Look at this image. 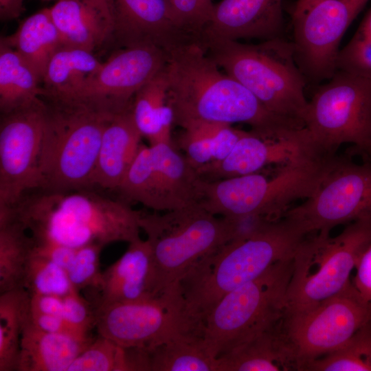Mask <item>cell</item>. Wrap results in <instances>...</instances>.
<instances>
[{"label":"cell","mask_w":371,"mask_h":371,"mask_svg":"<svg viewBox=\"0 0 371 371\" xmlns=\"http://www.w3.org/2000/svg\"><path fill=\"white\" fill-rule=\"evenodd\" d=\"M168 53L165 71L174 124L244 123L263 137L279 138L302 126L269 112L246 87L222 73L199 42Z\"/></svg>","instance_id":"6da1fadb"},{"label":"cell","mask_w":371,"mask_h":371,"mask_svg":"<svg viewBox=\"0 0 371 371\" xmlns=\"http://www.w3.org/2000/svg\"><path fill=\"white\" fill-rule=\"evenodd\" d=\"M95 191L32 190L10 210L38 241L79 248L140 238L142 212Z\"/></svg>","instance_id":"7a4b0ae2"},{"label":"cell","mask_w":371,"mask_h":371,"mask_svg":"<svg viewBox=\"0 0 371 371\" xmlns=\"http://www.w3.org/2000/svg\"><path fill=\"white\" fill-rule=\"evenodd\" d=\"M304 234L282 217L256 236L229 242L197 262L179 282L186 318L202 331L203 321L225 294L293 258Z\"/></svg>","instance_id":"3957f363"},{"label":"cell","mask_w":371,"mask_h":371,"mask_svg":"<svg viewBox=\"0 0 371 371\" xmlns=\"http://www.w3.org/2000/svg\"><path fill=\"white\" fill-rule=\"evenodd\" d=\"M41 97L45 115L36 189H94L92 177L103 132L116 113L68 99Z\"/></svg>","instance_id":"277c9868"},{"label":"cell","mask_w":371,"mask_h":371,"mask_svg":"<svg viewBox=\"0 0 371 371\" xmlns=\"http://www.w3.org/2000/svg\"><path fill=\"white\" fill-rule=\"evenodd\" d=\"M216 65L271 113L304 127L306 79L297 67L291 41L284 36L254 45L217 41L203 45Z\"/></svg>","instance_id":"5b68a950"},{"label":"cell","mask_w":371,"mask_h":371,"mask_svg":"<svg viewBox=\"0 0 371 371\" xmlns=\"http://www.w3.org/2000/svg\"><path fill=\"white\" fill-rule=\"evenodd\" d=\"M337 158L306 156L280 166L271 177L255 172L206 181L199 204L223 217L255 213L280 219L292 202L314 194Z\"/></svg>","instance_id":"8992f818"},{"label":"cell","mask_w":371,"mask_h":371,"mask_svg":"<svg viewBox=\"0 0 371 371\" xmlns=\"http://www.w3.org/2000/svg\"><path fill=\"white\" fill-rule=\"evenodd\" d=\"M312 234L293 256L284 313L311 308L351 282L352 269L371 243V217L350 222L336 236L326 232Z\"/></svg>","instance_id":"52a82bcc"},{"label":"cell","mask_w":371,"mask_h":371,"mask_svg":"<svg viewBox=\"0 0 371 371\" xmlns=\"http://www.w3.org/2000/svg\"><path fill=\"white\" fill-rule=\"evenodd\" d=\"M292 269L293 258L280 261L219 300L202 326L203 344L212 359L281 321Z\"/></svg>","instance_id":"ba28073f"},{"label":"cell","mask_w":371,"mask_h":371,"mask_svg":"<svg viewBox=\"0 0 371 371\" xmlns=\"http://www.w3.org/2000/svg\"><path fill=\"white\" fill-rule=\"evenodd\" d=\"M139 225L155 264L157 295L177 284L197 262L231 240L228 220L199 203L164 214L142 212Z\"/></svg>","instance_id":"9c48e42d"},{"label":"cell","mask_w":371,"mask_h":371,"mask_svg":"<svg viewBox=\"0 0 371 371\" xmlns=\"http://www.w3.org/2000/svg\"><path fill=\"white\" fill-rule=\"evenodd\" d=\"M304 128L323 154L352 143L355 154L371 157V78L337 70L308 101Z\"/></svg>","instance_id":"30bf717a"},{"label":"cell","mask_w":371,"mask_h":371,"mask_svg":"<svg viewBox=\"0 0 371 371\" xmlns=\"http://www.w3.org/2000/svg\"><path fill=\"white\" fill-rule=\"evenodd\" d=\"M371 323V304L350 282L336 295L300 311L284 313L281 336L297 370L343 346L359 330Z\"/></svg>","instance_id":"8fae6325"},{"label":"cell","mask_w":371,"mask_h":371,"mask_svg":"<svg viewBox=\"0 0 371 371\" xmlns=\"http://www.w3.org/2000/svg\"><path fill=\"white\" fill-rule=\"evenodd\" d=\"M205 183L172 143L142 144L115 192L128 204L166 212L199 203Z\"/></svg>","instance_id":"7c38bea8"},{"label":"cell","mask_w":371,"mask_h":371,"mask_svg":"<svg viewBox=\"0 0 371 371\" xmlns=\"http://www.w3.org/2000/svg\"><path fill=\"white\" fill-rule=\"evenodd\" d=\"M100 336L126 348L148 350L176 336L194 333L184 314L178 284L156 297L95 308Z\"/></svg>","instance_id":"4fadbf2b"},{"label":"cell","mask_w":371,"mask_h":371,"mask_svg":"<svg viewBox=\"0 0 371 371\" xmlns=\"http://www.w3.org/2000/svg\"><path fill=\"white\" fill-rule=\"evenodd\" d=\"M304 234L371 217V160L337 158L314 194L283 215Z\"/></svg>","instance_id":"5bb4252c"},{"label":"cell","mask_w":371,"mask_h":371,"mask_svg":"<svg viewBox=\"0 0 371 371\" xmlns=\"http://www.w3.org/2000/svg\"><path fill=\"white\" fill-rule=\"evenodd\" d=\"M45 103L40 97L0 117V207L16 205L38 186Z\"/></svg>","instance_id":"9a60e30c"},{"label":"cell","mask_w":371,"mask_h":371,"mask_svg":"<svg viewBox=\"0 0 371 371\" xmlns=\"http://www.w3.org/2000/svg\"><path fill=\"white\" fill-rule=\"evenodd\" d=\"M368 1L322 0L292 19L294 58L307 82L334 75L341 38Z\"/></svg>","instance_id":"2e32d148"},{"label":"cell","mask_w":371,"mask_h":371,"mask_svg":"<svg viewBox=\"0 0 371 371\" xmlns=\"http://www.w3.org/2000/svg\"><path fill=\"white\" fill-rule=\"evenodd\" d=\"M167 59V52L155 45L117 48L78 90L60 98L111 113L122 112L131 107L137 91L165 67Z\"/></svg>","instance_id":"e0dca14e"},{"label":"cell","mask_w":371,"mask_h":371,"mask_svg":"<svg viewBox=\"0 0 371 371\" xmlns=\"http://www.w3.org/2000/svg\"><path fill=\"white\" fill-rule=\"evenodd\" d=\"M319 152L305 128L280 138H266L245 131L223 159L196 168L206 181H216L257 172L273 164L284 165Z\"/></svg>","instance_id":"ac0fdd59"},{"label":"cell","mask_w":371,"mask_h":371,"mask_svg":"<svg viewBox=\"0 0 371 371\" xmlns=\"http://www.w3.org/2000/svg\"><path fill=\"white\" fill-rule=\"evenodd\" d=\"M117 48L151 45L166 52L197 42L176 23L166 0H112ZM116 48V49H117Z\"/></svg>","instance_id":"d6986e66"},{"label":"cell","mask_w":371,"mask_h":371,"mask_svg":"<svg viewBox=\"0 0 371 371\" xmlns=\"http://www.w3.org/2000/svg\"><path fill=\"white\" fill-rule=\"evenodd\" d=\"M282 0H222L214 5L200 43L283 36Z\"/></svg>","instance_id":"ffe728a7"},{"label":"cell","mask_w":371,"mask_h":371,"mask_svg":"<svg viewBox=\"0 0 371 371\" xmlns=\"http://www.w3.org/2000/svg\"><path fill=\"white\" fill-rule=\"evenodd\" d=\"M49 10L63 45L94 54L113 46L112 0H58Z\"/></svg>","instance_id":"44dd1931"},{"label":"cell","mask_w":371,"mask_h":371,"mask_svg":"<svg viewBox=\"0 0 371 371\" xmlns=\"http://www.w3.org/2000/svg\"><path fill=\"white\" fill-rule=\"evenodd\" d=\"M128 244L124 254L102 271L94 308L157 296L156 267L148 240L140 238Z\"/></svg>","instance_id":"7402d4cb"},{"label":"cell","mask_w":371,"mask_h":371,"mask_svg":"<svg viewBox=\"0 0 371 371\" xmlns=\"http://www.w3.org/2000/svg\"><path fill=\"white\" fill-rule=\"evenodd\" d=\"M131 107L116 113L104 130L92 177L94 189L115 191L142 144Z\"/></svg>","instance_id":"603a6c76"},{"label":"cell","mask_w":371,"mask_h":371,"mask_svg":"<svg viewBox=\"0 0 371 371\" xmlns=\"http://www.w3.org/2000/svg\"><path fill=\"white\" fill-rule=\"evenodd\" d=\"M92 340L39 330L27 322L21 339L16 371H67Z\"/></svg>","instance_id":"cb8c5ba5"},{"label":"cell","mask_w":371,"mask_h":371,"mask_svg":"<svg viewBox=\"0 0 371 371\" xmlns=\"http://www.w3.org/2000/svg\"><path fill=\"white\" fill-rule=\"evenodd\" d=\"M280 323L217 357L215 371L297 370L281 336Z\"/></svg>","instance_id":"d4e9b609"},{"label":"cell","mask_w":371,"mask_h":371,"mask_svg":"<svg viewBox=\"0 0 371 371\" xmlns=\"http://www.w3.org/2000/svg\"><path fill=\"white\" fill-rule=\"evenodd\" d=\"M168 89L164 67L137 91L132 102L135 124L150 146L172 143L174 114L168 102Z\"/></svg>","instance_id":"484cf974"},{"label":"cell","mask_w":371,"mask_h":371,"mask_svg":"<svg viewBox=\"0 0 371 371\" xmlns=\"http://www.w3.org/2000/svg\"><path fill=\"white\" fill-rule=\"evenodd\" d=\"M0 40L16 50L42 82L51 58L63 46L48 8L27 17L13 34Z\"/></svg>","instance_id":"4316f807"},{"label":"cell","mask_w":371,"mask_h":371,"mask_svg":"<svg viewBox=\"0 0 371 371\" xmlns=\"http://www.w3.org/2000/svg\"><path fill=\"white\" fill-rule=\"evenodd\" d=\"M102 62L91 52L61 46L47 67L42 86L44 93L58 98L70 96L101 67Z\"/></svg>","instance_id":"83f0119b"},{"label":"cell","mask_w":371,"mask_h":371,"mask_svg":"<svg viewBox=\"0 0 371 371\" xmlns=\"http://www.w3.org/2000/svg\"><path fill=\"white\" fill-rule=\"evenodd\" d=\"M179 143L196 168L225 158L245 131L231 124L197 121L183 127Z\"/></svg>","instance_id":"f1b7e54d"},{"label":"cell","mask_w":371,"mask_h":371,"mask_svg":"<svg viewBox=\"0 0 371 371\" xmlns=\"http://www.w3.org/2000/svg\"><path fill=\"white\" fill-rule=\"evenodd\" d=\"M44 93L32 67L0 40V112L6 113L36 101Z\"/></svg>","instance_id":"f546056e"},{"label":"cell","mask_w":371,"mask_h":371,"mask_svg":"<svg viewBox=\"0 0 371 371\" xmlns=\"http://www.w3.org/2000/svg\"><path fill=\"white\" fill-rule=\"evenodd\" d=\"M33 246L22 222L10 214L0 216V293L24 288Z\"/></svg>","instance_id":"4dcf8cb0"},{"label":"cell","mask_w":371,"mask_h":371,"mask_svg":"<svg viewBox=\"0 0 371 371\" xmlns=\"http://www.w3.org/2000/svg\"><path fill=\"white\" fill-rule=\"evenodd\" d=\"M30 313L25 288L0 293V371L16 370L20 344Z\"/></svg>","instance_id":"1f68e13d"},{"label":"cell","mask_w":371,"mask_h":371,"mask_svg":"<svg viewBox=\"0 0 371 371\" xmlns=\"http://www.w3.org/2000/svg\"><path fill=\"white\" fill-rule=\"evenodd\" d=\"M150 371H215V359L205 350L202 335L186 333L149 350Z\"/></svg>","instance_id":"d6a6232c"},{"label":"cell","mask_w":371,"mask_h":371,"mask_svg":"<svg viewBox=\"0 0 371 371\" xmlns=\"http://www.w3.org/2000/svg\"><path fill=\"white\" fill-rule=\"evenodd\" d=\"M304 370L371 371V323L337 350L307 363Z\"/></svg>","instance_id":"836d02e7"},{"label":"cell","mask_w":371,"mask_h":371,"mask_svg":"<svg viewBox=\"0 0 371 371\" xmlns=\"http://www.w3.org/2000/svg\"><path fill=\"white\" fill-rule=\"evenodd\" d=\"M24 288L30 295L62 297L76 289L65 269L33 251L25 272Z\"/></svg>","instance_id":"e575fe53"},{"label":"cell","mask_w":371,"mask_h":371,"mask_svg":"<svg viewBox=\"0 0 371 371\" xmlns=\"http://www.w3.org/2000/svg\"><path fill=\"white\" fill-rule=\"evenodd\" d=\"M67 371H129L126 348L99 335L92 339Z\"/></svg>","instance_id":"d590c367"},{"label":"cell","mask_w":371,"mask_h":371,"mask_svg":"<svg viewBox=\"0 0 371 371\" xmlns=\"http://www.w3.org/2000/svg\"><path fill=\"white\" fill-rule=\"evenodd\" d=\"M177 25L200 43L203 31L212 19V0H166Z\"/></svg>","instance_id":"8d00e7d4"},{"label":"cell","mask_w":371,"mask_h":371,"mask_svg":"<svg viewBox=\"0 0 371 371\" xmlns=\"http://www.w3.org/2000/svg\"><path fill=\"white\" fill-rule=\"evenodd\" d=\"M104 246L89 244L77 248L74 259L67 271L69 280L76 290L100 287L102 272L100 268V256Z\"/></svg>","instance_id":"74e56055"},{"label":"cell","mask_w":371,"mask_h":371,"mask_svg":"<svg viewBox=\"0 0 371 371\" xmlns=\"http://www.w3.org/2000/svg\"><path fill=\"white\" fill-rule=\"evenodd\" d=\"M63 317L80 335L89 337V331L95 326V308L91 302L80 295V291L73 290L63 296Z\"/></svg>","instance_id":"f35d334b"},{"label":"cell","mask_w":371,"mask_h":371,"mask_svg":"<svg viewBox=\"0 0 371 371\" xmlns=\"http://www.w3.org/2000/svg\"><path fill=\"white\" fill-rule=\"evenodd\" d=\"M33 240V251L35 254L47 258L67 271H68L76 256L77 248L49 242L38 241L34 238Z\"/></svg>","instance_id":"ab89813d"},{"label":"cell","mask_w":371,"mask_h":371,"mask_svg":"<svg viewBox=\"0 0 371 371\" xmlns=\"http://www.w3.org/2000/svg\"><path fill=\"white\" fill-rule=\"evenodd\" d=\"M30 320L39 330L51 333H63L74 335L82 338H89L78 335L65 321L59 315L44 314L36 312L30 313Z\"/></svg>","instance_id":"60d3db41"},{"label":"cell","mask_w":371,"mask_h":371,"mask_svg":"<svg viewBox=\"0 0 371 371\" xmlns=\"http://www.w3.org/2000/svg\"><path fill=\"white\" fill-rule=\"evenodd\" d=\"M352 284L367 302L371 304V243L361 256Z\"/></svg>","instance_id":"b9f144b4"},{"label":"cell","mask_w":371,"mask_h":371,"mask_svg":"<svg viewBox=\"0 0 371 371\" xmlns=\"http://www.w3.org/2000/svg\"><path fill=\"white\" fill-rule=\"evenodd\" d=\"M63 297L55 295H30V311L63 317Z\"/></svg>","instance_id":"7bdbcfd3"},{"label":"cell","mask_w":371,"mask_h":371,"mask_svg":"<svg viewBox=\"0 0 371 371\" xmlns=\"http://www.w3.org/2000/svg\"><path fill=\"white\" fill-rule=\"evenodd\" d=\"M24 0H0V19L10 21L18 19L25 11Z\"/></svg>","instance_id":"ee69618b"},{"label":"cell","mask_w":371,"mask_h":371,"mask_svg":"<svg viewBox=\"0 0 371 371\" xmlns=\"http://www.w3.org/2000/svg\"><path fill=\"white\" fill-rule=\"evenodd\" d=\"M321 1L322 0H297L292 9V19L302 15Z\"/></svg>","instance_id":"f6af8a7d"},{"label":"cell","mask_w":371,"mask_h":371,"mask_svg":"<svg viewBox=\"0 0 371 371\" xmlns=\"http://www.w3.org/2000/svg\"><path fill=\"white\" fill-rule=\"evenodd\" d=\"M371 45V7L357 30Z\"/></svg>","instance_id":"bcb514c9"},{"label":"cell","mask_w":371,"mask_h":371,"mask_svg":"<svg viewBox=\"0 0 371 371\" xmlns=\"http://www.w3.org/2000/svg\"><path fill=\"white\" fill-rule=\"evenodd\" d=\"M42 1H49V0H42Z\"/></svg>","instance_id":"7dc6e473"}]
</instances>
